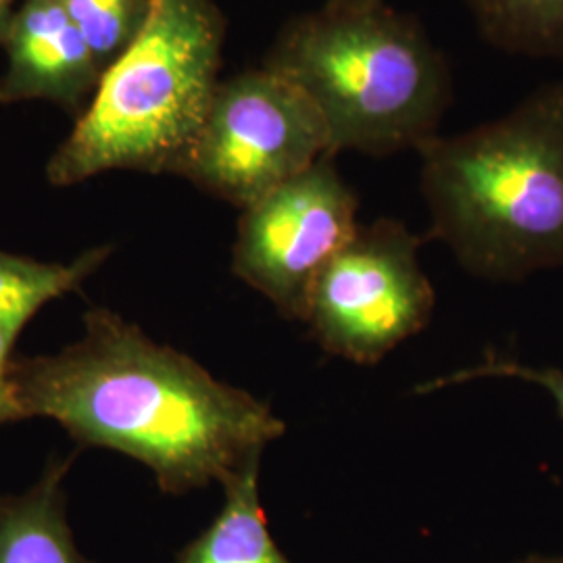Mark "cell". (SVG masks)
Wrapping results in <instances>:
<instances>
[{
	"label": "cell",
	"mask_w": 563,
	"mask_h": 563,
	"mask_svg": "<svg viewBox=\"0 0 563 563\" xmlns=\"http://www.w3.org/2000/svg\"><path fill=\"white\" fill-rule=\"evenodd\" d=\"M2 48V104L46 101L81 109L99 88L102 69L60 0H20Z\"/></svg>",
	"instance_id": "8"
},
{
	"label": "cell",
	"mask_w": 563,
	"mask_h": 563,
	"mask_svg": "<svg viewBox=\"0 0 563 563\" xmlns=\"http://www.w3.org/2000/svg\"><path fill=\"white\" fill-rule=\"evenodd\" d=\"M430 239L465 272L522 282L563 267V80L514 111L418 151Z\"/></svg>",
	"instance_id": "2"
},
{
	"label": "cell",
	"mask_w": 563,
	"mask_h": 563,
	"mask_svg": "<svg viewBox=\"0 0 563 563\" xmlns=\"http://www.w3.org/2000/svg\"><path fill=\"white\" fill-rule=\"evenodd\" d=\"M422 239L397 220L360 225L316 282L305 322L328 355L374 365L432 320Z\"/></svg>",
	"instance_id": "6"
},
{
	"label": "cell",
	"mask_w": 563,
	"mask_h": 563,
	"mask_svg": "<svg viewBox=\"0 0 563 563\" xmlns=\"http://www.w3.org/2000/svg\"><path fill=\"white\" fill-rule=\"evenodd\" d=\"M18 2L20 0H0V48L4 44V38H7V32H9V25H11V20L15 15Z\"/></svg>",
	"instance_id": "16"
},
{
	"label": "cell",
	"mask_w": 563,
	"mask_h": 563,
	"mask_svg": "<svg viewBox=\"0 0 563 563\" xmlns=\"http://www.w3.org/2000/svg\"><path fill=\"white\" fill-rule=\"evenodd\" d=\"M9 380L20 420H55L141 462L165 495L225 483L286 432L269 405L107 307L88 309L59 353L13 357Z\"/></svg>",
	"instance_id": "1"
},
{
	"label": "cell",
	"mask_w": 563,
	"mask_h": 563,
	"mask_svg": "<svg viewBox=\"0 0 563 563\" xmlns=\"http://www.w3.org/2000/svg\"><path fill=\"white\" fill-rule=\"evenodd\" d=\"M484 378H507V380H520V383L534 384L543 388L544 393L553 399L560 416L563 420V369L562 367H543V365H528V363L516 362L488 355L484 362L465 369H457L455 374H446L441 378H434L430 383L416 386V393H434L441 388H453L463 384L484 380Z\"/></svg>",
	"instance_id": "14"
},
{
	"label": "cell",
	"mask_w": 563,
	"mask_h": 563,
	"mask_svg": "<svg viewBox=\"0 0 563 563\" xmlns=\"http://www.w3.org/2000/svg\"><path fill=\"white\" fill-rule=\"evenodd\" d=\"M109 255L111 246H95L71 263H44L0 251V325L20 336L44 305L80 288Z\"/></svg>",
	"instance_id": "11"
},
{
	"label": "cell",
	"mask_w": 563,
	"mask_h": 563,
	"mask_svg": "<svg viewBox=\"0 0 563 563\" xmlns=\"http://www.w3.org/2000/svg\"><path fill=\"white\" fill-rule=\"evenodd\" d=\"M228 23L216 0H153L141 36L102 71L46 163L51 186L107 172L176 176L220 84Z\"/></svg>",
	"instance_id": "4"
},
{
	"label": "cell",
	"mask_w": 563,
	"mask_h": 563,
	"mask_svg": "<svg viewBox=\"0 0 563 563\" xmlns=\"http://www.w3.org/2000/svg\"><path fill=\"white\" fill-rule=\"evenodd\" d=\"M262 65L318 107L334 157L420 151L453 101L443 53L386 0H325L286 21Z\"/></svg>",
	"instance_id": "3"
},
{
	"label": "cell",
	"mask_w": 563,
	"mask_h": 563,
	"mask_svg": "<svg viewBox=\"0 0 563 563\" xmlns=\"http://www.w3.org/2000/svg\"><path fill=\"white\" fill-rule=\"evenodd\" d=\"M71 460H53L21 495H0V563H95L67 522L65 476Z\"/></svg>",
	"instance_id": "9"
},
{
	"label": "cell",
	"mask_w": 563,
	"mask_h": 563,
	"mask_svg": "<svg viewBox=\"0 0 563 563\" xmlns=\"http://www.w3.org/2000/svg\"><path fill=\"white\" fill-rule=\"evenodd\" d=\"M325 155L330 134L318 107L262 65L218 84L176 176L242 211Z\"/></svg>",
	"instance_id": "5"
},
{
	"label": "cell",
	"mask_w": 563,
	"mask_h": 563,
	"mask_svg": "<svg viewBox=\"0 0 563 563\" xmlns=\"http://www.w3.org/2000/svg\"><path fill=\"white\" fill-rule=\"evenodd\" d=\"M260 467L262 460H255L222 484V511L174 563H292L269 532Z\"/></svg>",
	"instance_id": "10"
},
{
	"label": "cell",
	"mask_w": 563,
	"mask_h": 563,
	"mask_svg": "<svg viewBox=\"0 0 563 563\" xmlns=\"http://www.w3.org/2000/svg\"><path fill=\"white\" fill-rule=\"evenodd\" d=\"M18 334L0 325V426L9 422H21L18 405L13 399L11 380H9V367L13 362V346L18 342Z\"/></svg>",
	"instance_id": "15"
},
{
	"label": "cell",
	"mask_w": 563,
	"mask_h": 563,
	"mask_svg": "<svg viewBox=\"0 0 563 563\" xmlns=\"http://www.w3.org/2000/svg\"><path fill=\"white\" fill-rule=\"evenodd\" d=\"M490 46L532 59L563 60V0H465Z\"/></svg>",
	"instance_id": "12"
},
{
	"label": "cell",
	"mask_w": 563,
	"mask_h": 563,
	"mask_svg": "<svg viewBox=\"0 0 563 563\" xmlns=\"http://www.w3.org/2000/svg\"><path fill=\"white\" fill-rule=\"evenodd\" d=\"M516 563H563V555H530L522 562Z\"/></svg>",
	"instance_id": "17"
},
{
	"label": "cell",
	"mask_w": 563,
	"mask_h": 563,
	"mask_svg": "<svg viewBox=\"0 0 563 563\" xmlns=\"http://www.w3.org/2000/svg\"><path fill=\"white\" fill-rule=\"evenodd\" d=\"M102 71L141 36L153 0H60Z\"/></svg>",
	"instance_id": "13"
},
{
	"label": "cell",
	"mask_w": 563,
	"mask_h": 563,
	"mask_svg": "<svg viewBox=\"0 0 563 563\" xmlns=\"http://www.w3.org/2000/svg\"><path fill=\"white\" fill-rule=\"evenodd\" d=\"M360 201L325 155L242 209L232 274L262 292L286 320L305 322L325 265L360 230Z\"/></svg>",
	"instance_id": "7"
}]
</instances>
